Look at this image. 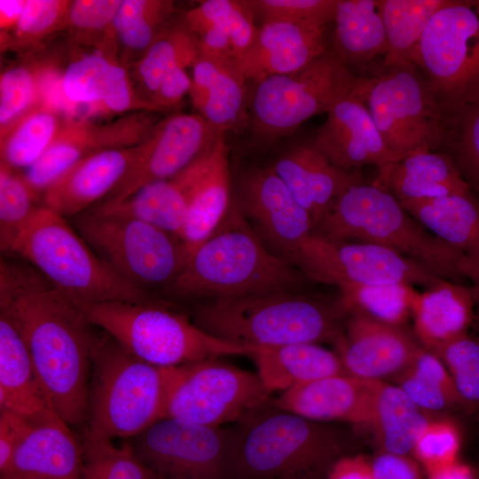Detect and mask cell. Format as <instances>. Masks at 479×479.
I'll return each instance as SVG.
<instances>
[{
	"instance_id": "obj_18",
	"label": "cell",
	"mask_w": 479,
	"mask_h": 479,
	"mask_svg": "<svg viewBox=\"0 0 479 479\" xmlns=\"http://www.w3.org/2000/svg\"><path fill=\"white\" fill-rule=\"evenodd\" d=\"M222 134L225 133L200 114H176L160 120L140 144L132 167L103 200H122L149 183L177 175L209 150Z\"/></svg>"
},
{
	"instance_id": "obj_40",
	"label": "cell",
	"mask_w": 479,
	"mask_h": 479,
	"mask_svg": "<svg viewBox=\"0 0 479 479\" xmlns=\"http://www.w3.org/2000/svg\"><path fill=\"white\" fill-rule=\"evenodd\" d=\"M177 9L171 0H122L113 21V32L122 59L136 60L150 46ZM135 60V61H136Z\"/></svg>"
},
{
	"instance_id": "obj_3",
	"label": "cell",
	"mask_w": 479,
	"mask_h": 479,
	"mask_svg": "<svg viewBox=\"0 0 479 479\" xmlns=\"http://www.w3.org/2000/svg\"><path fill=\"white\" fill-rule=\"evenodd\" d=\"M232 432L233 479H325L337 459L351 453L342 429L281 409L273 400Z\"/></svg>"
},
{
	"instance_id": "obj_10",
	"label": "cell",
	"mask_w": 479,
	"mask_h": 479,
	"mask_svg": "<svg viewBox=\"0 0 479 479\" xmlns=\"http://www.w3.org/2000/svg\"><path fill=\"white\" fill-rule=\"evenodd\" d=\"M69 221L110 270L150 294L165 289L189 259L179 237L137 218L89 209Z\"/></svg>"
},
{
	"instance_id": "obj_50",
	"label": "cell",
	"mask_w": 479,
	"mask_h": 479,
	"mask_svg": "<svg viewBox=\"0 0 479 479\" xmlns=\"http://www.w3.org/2000/svg\"><path fill=\"white\" fill-rule=\"evenodd\" d=\"M450 132L448 145L455 153L452 160L463 178L479 186V103L458 114Z\"/></svg>"
},
{
	"instance_id": "obj_55",
	"label": "cell",
	"mask_w": 479,
	"mask_h": 479,
	"mask_svg": "<svg viewBox=\"0 0 479 479\" xmlns=\"http://www.w3.org/2000/svg\"><path fill=\"white\" fill-rule=\"evenodd\" d=\"M192 78L185 68L177 67L167 73L161 80L148 101L156 112L177 106L185 94L190 92Z\"/></svg>"
},
{
	"instance_id": "obj_51",
	"label": "cell",
	"mask_w": 479,
	"mask_h": 479,
	"mask_svg": "<svg viewBox=\"0 0 479 479\" xmlns=\"http://www.w3.org/2000/svg\"><path fill=\"white\" fill-rule=\"evenodd\" d=\"M338 0H248L263 22L287 20L327 26L334 21ZM262 22V23H263Z\"/></svg>"
},
{
	"instance_id": "obj_48",
	"label": "cell",
	"mask_w": 479,
	"mask_h": 479,
	"mask_svg": "<svg viewBox=\"0 0 479 479\" xmlns=\"http://www.w3.org/2000/svg\"><path fill=\"white\" fill-rule=\"evenodd\" d=\"M122 0H73L67 29L75 43L102 47L114 35L113 21Z\"/></svg>"
},
{
	"instance_id": "obj_38",
	"label": "cell",
	"mask_w": 479,
	"mask_h": 479,
	"mask_svg": "<svg viewBox=\"0 0 479 479\" xmlns=\"http://www.w3.org/2000/svg\"><path fill=\"white\" fill-rule=\"evenodd\" d=\"M393 381L420 409L434 416L465 410L443 362L421 345L407 368Z\"/></svg>"
},
{
	"instance_id": "obj_47",
	"label": "cell",
	"mask_w": 479,
	"mask_h": 479,
	"mask_svg": "<svg viewBox=\"0 0 479 479\" xmlns=\"http://www.w3.org/2000/svg\"><path fill=\"white\" fill-rule=\"evenodd\" d=\"M428 351L444 365L465 411H479V337L467 333Z\"/></svg>"
},
{
	"instance_id": "obj_53",
	"label": "cell",
	"mask_w": 479,
	"mask_h": 479,
	"mask_svg": "<svg viewBox=\"0 0 479 479\" xmlns=\"http://www.w3.org/2000/svg\"><path fill=\"white\" fill-rule=\"evenodd\" d=\"M35 424L38 423L0 410V475L8 468L18 448Z\"/></svg>"
},
{
	"instance_id": "obj_6",
	"label": "cell",
	"mask_w": 479,
	"mask_h": 479,
	"mask_svg": "<svg viewBox=\"0 0 479 479\" xmlns=\"http://www.w3.org/2000/svg\"><path fill=\"white\" fill-rule=\"evenodd\" d=\"M164 369L137 357L98 329L81 436L133 439L164 418Z\"/></svg>"
},
{
	"instance_id": "obj_26",
	"label": "cell",
	"mask_w": 479,
	"mask_h": 479,
	"mask_svg": "<svg viewBox=\"0 0 479 479\" xmlns=\"http://www.w3.org/2000/svg\"><path fill=\"white\" fill-rule=\"evenodd\" d=\"M192 67L189 94L198 114L224 133L239 132L249 121V97L236 62L200 54Z\"/></svg>"
},
{
	"instance_id": "obj_49",
	"label": "cell",
	"mask_w": 479,
	"mask_h": 479,
	"mask_svg": "<svg viewBox=\"0 0 479 479\" xmlns=\"http://www.w3.org/2000/svg\"><path fill=\"white\" fill-rule=\"evenodd\" d=\"M461 436L458 425L444 416H436L428 424L412 451V456L425 475L458 460Z\"/></svg>"
},
{
	"instance_id": "obj_4",
	"label": "cell",
	"mask_w": 479,
	"mask_h": 479,
	"mask_svg": "<svg viewBox=\"0 0 479 479\" xmlns=\"http://www.w3.org/2000/svg\"><path fill=\"white\" fill-rule=\"evenodd\" d=\"M345 314L297 290L197 302L192 322L207 334L239 346L256 349L300 342H335Z\"/></svg>"
},
{
	"instance_id": "obj_36",
	"label": "cell",
	"mask_w": 479,
	"mask_h": 479,
	"mask_svg": "<svg viewBox=\"0 0 479 479\" xmlns=\"http://www.w3.org/2000/svg\"><path fill=\"white\" fill-rule=\"evenodd\" d=\"M66 119L48 96L0 133V164L14 171L32 166L49 148Z\"/></svg>"
},
{
	"instance_id": "obj_28",
	"label": "cell",
	"mask_w": 479,
	"mask_h": 479,
	"mask_svg": "<svg viewBox=\"0 0 479 479\" xmlns=\"http://www.w3.org/2000/svg\"><path fill=\"white\" fill-rule=\"evenodd\" d=\"M202 165L203 155L170 178L149 183L122 200H103L90 209L137 218L182 240L192 191Z\"/></svg>"
},
{
	"instance_id": "obj_39",
	"label": "cell",
	"mask_w": 479,
	"mask_h": 479,
	"mask_svg": "<svg viewBox=\"0 0 479 479\" xmlns=\"http://www.w3.org/2000/svg\"><path fill=\"white\" fill-rule=\"evenodd\" d=\"M450 0H380L389 51L383 69L412 65L416 47L432 17Z\"/></svg>"
},
{
	"instance_id": "obj_20",
	"label": "cell",
	"mask_w": 479,
	"mask_h": 479,
	"mask_svg": "<svg viewBox=\"0 0 479 479\" xmlns=\"http://www.w3.org/2000/svg\"><path fill=\"white\" fill-rule=\"evenodd\" d=\"M311 145L335 167L349 171L378 169L401 159L386 145L365 103L353 96L336 104L318 129Z\"/></svg>"
},
{
	"instance_id": "obj_41",
	"label": "cell",
	"mask_w": 479,
	"mask_h": 479,
	"mask_svg": "<svg viewBox=\"0 0 479 479\" xmlns=\"http://www.w3.org/2000/svg\"><path fill=\"white\" fill-rule=\"evenodd\" d=\"M410 288L401 284L350 285L340 288L338 302L345 315L357 313L404 326L415 295Z\"/></svg>"
},
{
	"instance_id": "obj_59",
	"label": "cell",
	"mask_w": 479,
	"mask_h": 479,
	"mask_svg": "<svg viewBox=\"0 0 479 479\" xmlns=\"http://www.w3.org/2000/svg\"><path fill=\"white\" fill-rule=\"evenodd\" d=\"M426 479H476L472 467L459 459L426 474Z\"/></svg>"
},
{
	"instance_id": "obj_13",
	"label": "cell",
	"mask_w": 479,
	"mask_h": 479,
	"mask_svg": "<svg viewBox=\"0 0 479 479\" xmlns=\"http://www.w3.org/2000/svg\"><path fill=\"white\" fill-rule=\"evenodd\" d=\"M365 103L386 145L397 156L448 145V119L414 65L389 67L373 77Z\"/></svg>"
},
{
	"instance_id": "obj_45",
	"label": "cell",
	"mask_w": 479,
	"mask_h": 479,
	"mask_svg": "<svg viewBox=\"0 0 479 479\" xmlns=\"http://www.w3.org/2000/svg\"><path fill=\"white\" fill-rule=\"evenodd\" d=\"M73 0H27L16 27L0 33L1 51L32 50L43 39L67 27Z\"/></svg>"
},
{
	"instance_id": "obj_25",
	"label": "cell",
	"mask_w": 479,
	"mask_h": 479,
	"mask_svg": "<svg viewBox=\"0 0 479 479\" xmlns=\"http://www.w3.org/2000/svg\"><path fill=\"white\" fill-rule=\"evenodd\" d=\"M271 166L310 215L312 230L333 201L347 187L361 181L356 174L332 164L311 143L289 148Z\"/></svg>"
},
{
	"instance_id": "obj_14",
	"label": "cell",
	"mask_w": 479,
	"mask_h": 479,
	"mask_svg": "<svg viewBox=\"0 0 479 479\" xmlns=\"http://www.w3.org/2000/svg\"><path fill=\"white\" fill-rule=\"evenodd\" d=\"M130 442L158 479H233L232 428L163 418Z\"/></svg>"
},
{
	"instance_id": "obj_33",
	"label": "cell",
	"mask_w": 479,
	"mask_h": 479,
	"mask_svg": "<svg viewBox=\"0 0 479 479\" xmlns=\"http://www.w3.org/2000/svg\"><path fill=\"white\" fill-rule=\"evenodd\" d=\"M412 313L416 338L428 350L468 333L475 321V301L471 289L444 280L422 294H415Z\"/></svg>"
},
{
	"instance_id": "obj_27",
	"label": "cell",
	"mask_w": 479,
	"mask_h": 479,
	"mask_svg": "<svg viewBox=\"0 0 479 479\" xmlns=\"http://www.w3.org/2000/svg\"><path fill=\"white\" fill-rule=\"evenodd\" d=\"M81 438L61 419L35 424L0 479H82Z\"/></svg>"
},
{
	"instance_id": "obj_34",
	"label": "cell",
	"mask_w": 479,
	"mask_h": 479,
	"mask_svg": "<svg viewBox=\"0 0 479 479\" xmlns=\"http://www.w3.org/2000/svg\"><path fill=\"white\" fill-rule=\"evenodd\" d=\"M332 51L349 68L389 51L380 0H338Z\"/></svg>"
},
{
	"instance_id": "obj_37",
	"label": "cell",
	"mask_w": 479,
	"mask_h": 479,
	"mask_svg": "<svg viewBox=\"0 0 479 479\" xmlns=\"http://www.w3.org/2000/svg\"><path fill=\"white\" fill-rule=\"evenodd\" d=\"M200 56L198 37L175 17L134 63L139 93L148 101L162 77L169 71L192 67ZM149 102V101H148Z\"/></svg>"
},
{
	"instance_id": "obj_19",
	"label": "cell",
	"mask_w": 479,
	"mask_h": 479,
	"mask_svg": "<svg viewBox=\"0 0 479 479\" xmlns=\"http://www.w3.org/2000/svg\"><path fill=\"white\" fill-rule=\"evenodd\" d=\"M334 343L348 375L374 381L397 378L420 346L404 326L357 313Z\"/></svg>"
},
{
	"instance_id": "obj_52",
	"label": "cell",
	"mask_w": 479,
	"mask_h": 479,
	"mask_svg": "<svg viewBox=\"0 0 479 479\" xmlns=\"http://www.w3.org/2000/svg\"><path fill=\"white\" fill-rule=\"evenodd\" d=\"M21 259L18 261L11 258L10 254H1L0 308L28 293L53 287L35 266Z\"/></svg>"
},
{
	"instance_id": "obj_35",
	"label": "cell",
	"mask_w": 479,
	"mask_h": 479,
	"mask_svg": "<svg viewBox=\"0 0 479 479\" xmlns=\"http://www.w3.org/2000/svg\"><path fill=\"white\" fill-rule=\"evenodd\" d=\"M400 204L426 230L465 256L479 253V203L470 191Z\"/></svg>"
},
{
	"instance_id": "obj_22",
	"label": "cell",
	"mask_w": 479,
	"mask_h": 479,
	"mask_svg": "<svg viewBox=\"0 0 479 479\" xmlns=\"http://www.w3.org/2000/svg\"><path fill=\"white\" fill-rule=\"evenodd\" d=\"M140 144L90 154L64 172L42 194L41 205L70 219L106 199L128 173Z\"/></svg>"
},
{
	"instance_id": "obj_23",
	"label": "cell",
	"mask_w": 479,
	"mask_h": 479,
	"mask_svg": "<svg viewBox=\"0 0 479 479\" xmlns=\"http://www.w3.org/2000/svg\"><path fill=\"white\" fill-rule=\"evenodd\" d=\"M374 381L335 375L279 393L274 404L319 422L340 421L367 427Z\"/></svg>"
},
{
	"instance_id": "obj_11",
	"label": "cell",
	"mask_w": 479,
	"mask_h": 479,
	"mask_svg": "<svg viewBox=\"0 0 479 479\" xmlns=\"http://www.w3.org/2000/svg\"><path fill=\"white\" fill-rule=\"evenodd\" d=\"M412 64L425 75L449 124L479 103V8L450 0L430 20Z\"/></svg>"
},
{
	"instance_id": "obj_42",
	"label": "cell",
	"mask_w": 479,
	"mask_h": 479,
	"mask_svg": "<svg viewBox=\"0 0 479 479\" xmlns=\"http://www.w3.org/2000/svg\"><path fill=\"white\" fill-rule=\"evenodd\" d=\"M51 67L20 62L5 68L0 76V133L33 108L45 95L44 79Z\"/></svg>"
},
{
	"instance_id": "obj_60",
	"label": "cell",
	"mask_w": 479,
	"mask_h": 479,
	"mask_svg": "<svg viewBox=\"0 0 479 479\" xmlns=\"http://www.w3.org/2000/svg\"><path fill=\"white\" fill-rule=\"evenodd\" d=\"M475 4L477 5V7L479 8V0H475Z\"/></svg>"
},
{
	"instance_id": "obj_7",
	"label": "cell",
	"mask_w": 479,
	"mask_h": 479,
	"mask_svg": "<svg viewBox=\"0 0 479 479\" xmlns=\"http://www.w3.org/2000/svg\"><path fill=\"white\" fill-rule=\"evenodd\" d=\"M167 302L155 299L75 304L94 326L137 357L158 367L254 352L207 334Z\"/></svg>"
},
{
	"instance_id": "obj_24",
	"label": "cell",
	"mask_w": 479,
	"mask_h": 479,
	"mask_svg": "<svg viewBox=\"0 0 479 479\" xmlns=\"http://www.w3.org/2000/svg\"><path fill=\"white\" fill-rule=\"evenodd\" d=\"M0 410L35 423L59 418L38 379L23 336L5 310H0Z\"/></svg>"
},
{
	"instance_id": "obj_5",
	"label": "cell",
	"mask_w": 479,
	"mask_h": 479,
	"mask_svg": "<svg viewBox=\"0 0 479 479\" xmlns=\"http://www.w3.org/2000/svg\"><path fill=\"white\" fill-rule=\"evenodd\" d=\"M312 234L391 248L435 275L458 283L465 255L420 224L387 191L358 181L329 206Z\"/></svg>"
},
{
	"instance_id": "obj_46",
	"label": "cell",
	"mask_w": 479,
	"mask_h": 479,
	"mask_svg": "<svg viewBox=\"0 0 479 479\" xmlns=\"http://www.w3.org/2000/svg\"><path fill=\"white\" fill-rule=\"evenodd\" d=\"M18 174L0 164V248L12 254L20 235L41 205Z\"/></svg>"
},
{
	"instance_id": "obj_1",
	"label": "cell",
	"mask_w": 479,
	"mask_h": 479,
	"mask_svg": "<svg viewBox=\"0 0 479 479\" xmlns=\"http://www.w3.org/2000/svg\"><path fill=\"white\" fill-rule=\"evenodd\" d=\"M0 310L18 326L56 413L82 432L98 329L53 287L24 294Z\"/></svg>"
},
{
	"instance_id": "obj_29",
	"label": "cell",
	"mask_w": 479,
	"mask_h": 479,
	"mask_svg": "<svg viewBox=\"0 0 479 479\" xmlns=\"http://www.w3.org/2000/svg\"><path fill=\"white\" fill-rule=\"evenodd\" d=\"M378 169L373 184L389 192L399 202L470 191L469 184L446 153L417 151Z\"/></svg>"
},
{
	"instance_id": "obj_12",
	"label": "cell",
	"mask_w": 479,
	"mask_h": 479,
	"mask_svg": "<svg viewBox=\"0 0 479 479\" xmlns=\"http://www.w3.org/2000/svg\"><path fill=\"white\" fill-rule=\"evenodd\" d=\"M163 369L164 418L222 427L240 422L273 400L256 373L220 357Z\"/></svg>"
},
{
	"instance_id": "obj_8",
	"label": "cell",
	"mask_w": 479,
	"mask_h": 479,
	"mask_svg": "<svg viewBox=\"0 0 479 479\" xmlns=\"http://www.w3.org/2000/svg\"><path fill=\"white\" fill-rule=\"evenodd\" d=\"M12 254L30 263L59 292L76 304L155 300L152 294L116 275L67 218L42 205Z\"/></svg>"
},
{
	"instance_id": "obj_32",
	"label": "cell",
	"mask_w": 479,
	"mask_h": 479,
	"mask_svg": "<svg viewBox=\"0 0 479 479\" xmlns=\"http://www.w3.org/2000/svg\"><path fill=\"white\" fill-rule=\"evenodd\" d=\"M434 417L396 384L373 381L367 427L373 434L376 452L412 455L416 442Z\"/></svg>"
},
{
	"instance_id": "obj_16",
	"label": "cell",
	"mask_w": 479,
	"mask_h": 479,
	"mask_svg": "<svg viewBox=\"0 0 479 479\" xmlns=\"http://www.w3.org/2000/svg\"><path fill=\"white\" fill-rule=\"evenodd\" d=\"M232 197L264 247L300 271L301 250L312 233V221L271 166L242 172Z\"/></svg>"
},
{
	"instance_id": "obj_31",
	"label": "cell",
	"mask_w": 479,
	"mask_h": 479,
	"mask_svg": "<svg viewBox=\"0 0 479 479\" xmlns=\"http://www.w3.org/2000/svg\"><path fill=\"white\" fill-rule=\"evenodd\" d=\"M251 357L257 368L256 373L271 394L347 374L335 351L314 342L256 348Z\"/></svg>"
},
{
	"instance_id": "obj_9",
	"label": "cell",
	"mask_w": 479,
	"mask_h": 479,
	"mask_svg": "<svg viewBox=\"0 0 479 479\" xmlns=\"http://www.w3.org/2000/svg\"><path fill=\"white\" fill-rule=\"evenodd\" d=\"M373 78L359 77L331 51L302 69L267 77L248 98L252 132L265 145L290 135L308 119L353 96L365 97Z\"/></svg>"
},
{
	"instance_id": "obj_57",
	"label": "cell",
	"mask_w": 479,
	"mask_h": 479,
	"mask_svg": "<svg viewBox=\"0 0 479 479\" xmlns=\"http://www.w3.org/2000/svg\"><path fill=\"white\" fill-rule=\"evenodd\" d=\"M27 0H0L1 33L12 31L19 22Z\"/></svg>"
},
{
	"instance_id": "obj_21",
	"label": "cell",
	"mask_w": 479,
	"mask_h": 479,
	"mask_svg": "<svg viewBox=\"0 0 479 479\" xmlns=\"http://www.w3.org/2000/svg\"><path fill=\"white\" fill-rule=\"evenodd\" d=\"M326 26L287 20L263 22L251 46L236 61L245 78L255 83L302 69L328 49Z\"/></svg>"
},
{
	"instance_id": "obj_17",
	"label": "cell",
	"mask_w": 479,
	"mask_h": 479,
	"mask_svg": "<svg viewBox=\"0 0 479 479\" xmlns=\"http://www.w3.org/2000/svg\"><path fill=\"white\" fill-rule=\"evenodd\" d=\"M159 121L155 113L145 111L129 113L108 122L66 119L49 148L21 176L38 198L82 159L101 151L141 144Z\"/></svg>"
},
{
	"instance_id": "obj_2",
	"label": "cell",
	"mask_w": 479,
	"mask_h": 479,
	"mask_svg": "<svg viewBox=\"0 0 479 479\" xmlns=\"http://www.w3.org/2000/svg\"><path fill=\"white\" fill-rule=\"evenodd\" d=\"M308 280L264 247L232 197L222 221L161 294L197 303L298 290Z\"/></svg>"
},
{
	"instance_id": "obj_54",
	"label": "cell",
	"mask_w": 479,
	"mask_h": 479,
	"mask_svg": "<svg viewBox=\"0 0 479 479\" xmlns=\"http://www.w3.org/2000/svg\"><path fill=\"white\" fill-rule=\"evenodd\" d=\"M371 463L376 479H426L422 467L412 455L375 452Z\"/></svg>"
},
{
	"instance_id": "obj_15",
	"label": "cell",
	"mask_w": 479,
	"mask_h": 479,
	"mask_svg": "<svg viewBox=\"0 0 479 479\" xmlns=\"http://www.w3.org/2000/svg\"><path fill=\"white\" fill-rule=\"evenodd\" d=\"M300 271L309 280L339 289L350 285L401 284L428 290L445 280L391 248L331 240L312 233L302 245Z\"/></svg>"
},
{
	"instance_id": "obj_44",
	"label": "cell",
	"mask_w": 479,
	"mask_h": 479,
	"mask_svg": "<svg viewBox=\"0 0 479 479\" xmlns=\"http://www.w3.org/2000/svg\"><path fill=\"white\" fill-rule=\"evenodd\" d=\"M114 51L99 49L71 61L59 79V93L68 106L87 105L91 114L103 95Z\"/></svg>"
},
{
	"instance_id": "obj_30",
	"label": "cell",
	"mask_w": 479,
	"mask_h": 479,
	"mask_svg": "<svg viewBox=\"0 0 479 479\" xmlns=\"http://www.w3.org/2000/svg\"><path fill=\"white\" fill-rule=\"evenodd\" d=\"M224 134L203 155L194 185L182 240L190 255L213 232L232 200L229 148Z\"/></svg>"
},
{
	"instance_id": "obj_43",
	"label": "cell",
	"mask_w": 479,
	"mask_h": 479,
	"mask_svg": "<svg viewBox=\"0 0 479 479\" xmlns=\"http://www.w3.org/2000/svg\"><path fill=\"white\" fill-rule=\"evenodd\" d=\"M80 438L82 479H158L130 441L116 445L112 440Z\"/></svg>"
},
{
	"instance_id": "obj_58",
	"label": "cell",
	"mask_w": 479,
	"mask_h": 479,
	"mask_svg": "<svg viewBox=\"0 0 479 479\" xmlns=\"http://www.w3.org/2000/svg\"><path fill=\"white\" fill-rule=\"evenodd\" d=\"M461 272L464 278L472 282L470 289L475 301V321L479 326V253L465 256L461 263Z\"/></svg>"
},
{
	"instance_id": "obj_56",
	"label": "cell",
	"mask_w": 479,
	"mask_h": 479,
	"mask_svg": "<svg viewBox=\"0 0 479 479\" xmlns=\"http://www.w3.org/2000/svg\"><path fill=\"white\" fill-rule=\"evenodd\" d=\"M325 479H376L371 459L362 454L348 453L329 467Z\"/></svg>"
}]
</instances>
